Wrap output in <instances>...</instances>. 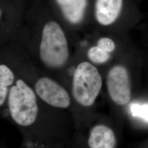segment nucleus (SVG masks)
Returning a JSON list of instances; mask_svg holds the SVG:
<instances>
[{
  "label": "nucleus",
  "instance_id": "nucleus-8",
  "mask_svg": "<svg viewBox=\"0 0 148 148\" xmlns=\"http://www.w3.org/2000/svg\"><path fill=\"white\" fill-rule=\"evenodd\" d=\"M65 18L71 23L82 21L87 5V0H56Z\"/></svg>",
  "mask_w": 148,
  "mask_h": 148
},
{
  "label": "nucleus",
  "instance_id": "nucleus-7",
  "mask_svg": "<svg viewBox=\"0 0 148 148\" xmlns=\"http://www.w3.org/2000/svg\"><path fill=\"white\" fill-rule=\"evenodd\" d=\"M116 138L113 131L104 125H97L90 132L88 145L90 148H114Z\"/></svg>",
  "mask_w": 148,
  "mask_h": 148
},
{
  "label": "nucleus",
  "instance_id": "nucleus-12",
  "mask_svg": "<svg viewBox=\"0 0 148 148\" xmlns=\"http://www.w3.org/2000/svg\"><path fill=\"white\" fill-rule=\"evenodd\" d=\"M97 46L109 53L112 52L115 48L114 42L110 38L107 37L100 38L98 41Z\"/></svg>",
  "mask_w": 148,
  "mask_h": 148
},
{
  "label": "nucleus",
  "instance_id": "nucleus-5",
  "mask_svg": "<svg viewBox=\"0 0 148 148\" xmlns=\"http://www.w3.org/2000/svg\"><path fill=\"white\" fill-rule=\"evenodd\" d=\"M35 90L41 99L54 107L66 108L70 104V98L67 91L49 78L44 77L38 79Z\"/></svg>",
  "mask_w": 148,
  "mask_h": 148
},
{
  "label": "nucleus",
  "instance_id": "nucleus-1",
  "mask_svg": "<svg viewBox=\"0 0 148 148\" xmlns=\"http://www.w3.org/2000/svg\"><path fill=\"white\" fill-rule=\"evenodd\" d=\"M40 56L43 63L52 68L62 67L69 58L68 42L57 23L49 21L43 27Z\"/></svg>",
  "mask_w": 148,
  "mask_h": 148
},
{
  "label": "nucleus",
  "instance_id": "nucleus-4",
  "mask_svg": "<svg viewBox=\"0 0 148 148\" xmlns=\"http://www.w3.org/2000/svg\"><path fill=\"white\" fill-rule=\"evenodd\" d=\"M106 84L112 101L119 106L127 104L131 99V89L129 74L122 65L113 66L109 71Z\"/></svg>",
  "mask_w": 148,
  "mask_h": 148
},
{
  "label": "nucleus",
  "instance_id": "nucleus-6",
  "mask_svg": "<svg viewBox=\"0 0 148 148\" xmlns=\"http://www.w3.org/2000/svg\"><path fill=\"white\" fill-rule=\"evenodd\" d=\"M122 7V0H96L95 18L103 25H110L120 15Z\"/></svg>",
  "mask_w": 148,
  "mask_h": 148
},
{
  "label": "nucleus",
  "instance_id": "nucleus-9",
  "mask_svg": "<svg viewBox=\"0 0 148 148\" xmlns=\"http://www.w3.org/2000/svg\"><path fill=\"white\" fill-rule=\"evenodd\" d=\"M14 79V74L5 65H0V105L2 106L5 100L7 87L12 84Z\"/></svg>",
  "mask_w": 148,
  "mask_h": 148
},
{
  "label": "nucleus",
  "instance_id": "nucleus-2",
  "mask_svg": "<svg viewBox=\"0 0 148 148\" xmlns=\"http://www.w3.org/2000/svg\"><path fill=\"white\" fill-rule=\"evenodd\" d=\"M8 106L11 116L18 125L27 126L35 121L38 112L36 95L23 80H17L11 88Z\"/></svg>",
  "mask_w": 148,
  "mask_h": 148
},
{
  "label": "nucleus",
  "instance_id": "nucleus-10",
  "mask_svg": "<svg viewBox=\"0 0 148 148\" xmlns=\"http://www.w3.org/2000/svg\"><path fill=\"white\" fill-rule=\"evenodd\" d=\"M88 57L93 63H104L109 60L110 54L109 52L97 46L90 48L88 52Z\"/></svg>",
  "mask_w": 148,
  "mask_h": 148
},
{
  "label": "nucleus",
  "instance_id": "nucleus-11",
  "mask_svg": "<svg viewBox=\"0 0 148 148\" xmlns=\"http://www.w3.org/2000/svg\"><path fill=\"white\" fill-rule=\"evenodd\" d=\"M130 111L133 116L148 123V104L133 103L130 106Z\"/></svg>",
  "mask_w": 148,
  "mask_h": 148
},
{
  "label": "nucleus",
  "instance_id": "nucleus-3",
  "mask_svg": "<svg viewBox=\"0 0 148 148\" xmlns=\"http://www.w3.org/2000/svg\"><path fill=\"white\" fill-rule=\"evenodd\" d=\"M102 86V79L98 70L87 62L81 63L74 73L72 93L82 106L93 104Z\"/></svg>",
  "mask_w": 148,
  "mask_h": 148
}]
</instances>
